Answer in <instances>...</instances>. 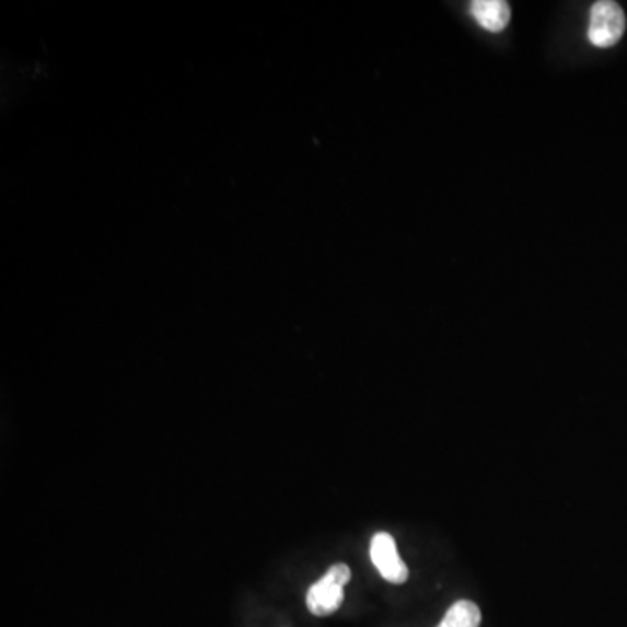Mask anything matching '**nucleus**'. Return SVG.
<instances>
[{
	"mask_svg": "<svg viewBox=\"0 0 627 627\" xmlns=\"http://www.w3.org/2000/svg\"><path fill=\"white\" fill-rule=\"evenodd\" d=\"M350 577L352 573L346 564L329 567L328 572L309 588L307 597H305L309 612L316 617L334 615L344 605V600H346L344 589L349 584Z\"/></svg>",
	"mask_w": 627,
	"mask_h": 627,
	"instance_id": "nucleus-1",
	"label": "nucleus"
},
{
	"mask_svg": "<svg viewBox=\"0 0 627 627\" xmlns=\"http://www.w3.org/2000/svg\"><path fill=\"white\" fill-rule=\"evenodd\" d=\"M370 558L385 581L391 584H405L408 581L410 570L403 561L393 535L387 532L373 535L372 543H370Z\"/></svg>",
	"mask_w": 627,
	"mask_h": 627,
	"instance_id": "nucleus-3",
	"label": "nucleus"
},
{
	"mask_svg": "<svg viewBox=\"0 0 627 627\" xmlns=\"http://www.w3.org/2000/svg\"><path fill=\"white\" fill-rule=\"evenodd\" d=\"M471 13L485 31L497 34L509 25L511 5L503 0H476L471 4Z\"/></svg>",
	"mask_w": 627,
	"mask_h": 627,
	"instance_id": "nucleus-4",
	"label": "nucleus"
},
{
	"mask_svg": "<svg viewBox=\"0 0 627 627\" xmlns=\"http://www.w3.org/2000/svg\"><path fill=\"white\" fill-rule=\"evenodd\" d=\"M481 611L471 600H458L450 606L441 623L436 627H479Z\"/></svg>",
	"mask_w": 627,
	"mask_h": 627,
	"instance_id": "nucleus-5",
	"label": "nucleus"
},
{
	"mask_svg": "<svg viewBox=\"0 0 627 627\" xmlns=\"http://www.w3.org/2000/svg\"><path fill=\"white\" fill-rule=\"evenodd\" d=\"M626 32V14L617 2L600 0L591 8L588 37L600 49L615 46Z\"/></svg>",
	"mask_w": 627,
	"mask_h": 627,
	"instance_id": "nucleus-2",
	"label": "nucleus"
}]
</instances>
